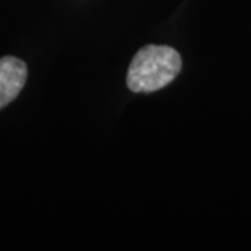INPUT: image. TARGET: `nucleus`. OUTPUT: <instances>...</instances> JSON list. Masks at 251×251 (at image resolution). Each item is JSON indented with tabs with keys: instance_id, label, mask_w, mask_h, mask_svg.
Masks as SVG:
<instances>
[{
	"instance_id": "1",
	"label": "nucleus",
	"mask_w": 251,
	"mask_h": 251,
	"mask_svg": "<svg viewBox=\"0 0 251 251\" xmlns=\"http://www.w3.org/2000/svg\"><path fill=\"white\" fill-rule=\"evenodd\" d=\"M181 57L171 46L148 45L140 49L130 63L127 87L133 92L162 90L177 77Z\"/></svg>"
},
{
	"instance_id": "2",
	"label": "nucleus",
	"mask_w": 251,
	"mask_h": 251,
	"mask_svg": "<svg viewBox=\"0 0 251 251\" xmlns=\"http://www.w3.org/2000/svg\"><path fill=\"white\" fill-rule=\"evenodd\" d=\"M27 66L13 56L0 59V109L7 106L21 92L27 81Z\"/></svg>"
}]
</instances>
